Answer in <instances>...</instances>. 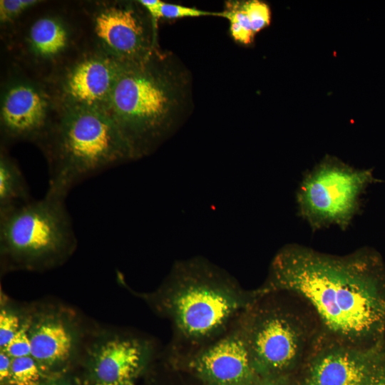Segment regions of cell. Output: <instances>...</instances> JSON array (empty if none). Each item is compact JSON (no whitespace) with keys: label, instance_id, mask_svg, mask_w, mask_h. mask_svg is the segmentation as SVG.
Instances as JSON below:
<instances>
[{"label":"cell","instance_id":"obj_26","mask_svg":"<svg viewBox=\"0 0 385 385\" xmlns=\"http://www.w3.org/2000/svg\"><path fill=\"white\" fill-rule=\"evenodd\" d=\"M11 359L6 352L0 353V379L1 381L8 380L10 374Z\"/></svg>","mask_w":385,"mask_h":385},{"label":"cell","instance_id":"obj_21","mask_svg":"<svg viewBox=\"0 0 385 385\" xmlns=\"http://www.w3.org/2000/svg\"><path fill=\"white\" fill-rule=\"evenodd\" d=\"M242 7L255 35L270 24L271 11L266 3L258 0L242 1Z\"/></svg>","mask_w":385,"mask_h":385},{"label":"cell","instance_id":"obj_9","mask_svg":"<svg viewBox=\"0 0 385 385\" xmlns=\"http://www.w3.org/2000/svg\"><path fill=\"white\" fill-rule=\"evenodd\" d=\"M241 332L260 377L286 376L310 350L309 331L304 321L277 307L252 310Z\"/></svg>","mask_w":385,"mask_h":385},{"label":"cell","instance_id":"obj_22","mask_svg":"<svg viewBox=\"0 0 385 385\" xmlns=\"http://www.w3.org/2000/svg\"><path fill=\"white\" fill-rule=\"evenodd\" d=\"M31 341L29 331L24 327L20 328L16 334L3 349L11 358L23 357L31 355Z\"/></svg>","mask_w":385,"mask_h":385},{"label":"cell","instance_id":"obj_17","mask_svg":"<svg viewBox=\"0 0 385 385\" xmlns=\"http://www.w3.org/2000/svg\"><path fill=\"white\" fill-rule=\"evenodd\" d=\"M148 12L154 23L160 19H176L185 17H200L207 16H219L220 12H211L160 0L138 1Z\"/></svg>","mask_w":385,"mask_h":385},{"label":"cell","instance_id":"obj_25","mask_svg":"<svg viewBox=\"0 0 385 385\" xmlns=\"http://www.w3.org/2000/svg\"><path fill=\"white\" fill-rule=\"evenodd\" d=\"M363 385H385V357Z\"/></svg>","mask_w":385,"mask_h":385},{"label":"cell","instance_id":"obj_6","mask_svg":"<svg viewBox=\"0 0 385 385\" xmlns=\"http://www.w3.org/2000/svg\"><path fill=\"white\" fill-rule=\"evenodd\" d=\"M70 6L86 43L121 65L140 62L158 48L156 24L138 1H83Z\"/></svg>","mask_w":385,"mask_h":385},{"label":"cell","instance_id":"obj_15","mask_svg":"<svg viewBox=\"0 0 385 385\" xmlns=\"http://www.w3.org/2000/svg\"><path fill=\"white\" fill-rule=\"evenodd\" d=\"M31 356L38 363L53 365L70 356L73 339L68 329L59 320L40 321L29 331Z\"/></svg>","mask_w":385,"mask_h":385},{"label":"cell","instance_id":"obj_8","mask_svg":"<svg viewBox=\"0 0 385 385\" xmlns=\"http://www.w3.org/2000/svg\"><path fill=\"white\" fill-rule=\"evenodd\" d=\"M43 2L1 37L11 63L42 80L83 41L70 6L43 7Z\"/></svg>","mask_w":385,"mask_h":385},{"label":"cell","instance_id":"obj_10","mask_svg":"<svg viewBox=\"0 0 385 385\" xmlns=\"http://www.w3.org/2000/svg\"><path fill=\"white\" fill-rule=\"evenodd\" d=\"M1 88V147L30 142L37 147L59 110L45 82L11 64Z\"/></svg>","mask_w":385,"mask_h":385},{"label":"cell","instance_id":"obj_23","mask_svg":"<svg viewBox=\"0 0 385 385\" xmlns=\"http://www.w3.org/2000/svg\"><path fill=\"white\" fill-rule=\"evenodd\" d=\"M16 315L5 309L0 314V346L3 349L20 329Z\"/></svg>","mask_w":385,"mask_h":385},{"label":"cell","instance_id":"obj_3","mask_svg":"<svg viewBox=\"0 0 385 385\" xmlns=\"http://www.w3.org/2000/svg\"><path fill=\"white\" fill-rule=\"evenodd\" d=\"M38 147L48 165L46 192L64 198L82 181L134 160L110 115L93 109L60 111Z\"/></svg>","mask_w":385,"mask_h":385},{"label":"cell","instance_id":"obj_11","mask_svg":"<svg viewBox=\"0 0 385 385\" xmlns=\"http://www.w3.org/2000/svg\"><path fill=\"white\" fill-rule=\"evenodd\" d=\"M122 65L83 41L43 79L59 111L86 108L107 113Z\"/></svg>","mask_w":385,"mask_h":385},{"label":"cell","instance_id":"obj_7","mask_svg":"<svg viewBox=\"0 0 385 385\" xmlns=\"http://www.w3.org/2000/svg\"><path fill=\"white\" fill-rule=\"evenodd\" d=\"M374 181L371 169L355 168L327 156L304 175L296 195L298 213L314 231L330 226L344 230Z\"/></svg>","mask_w":385,"mask_h":385},{"label":"cell","instance_id":"obj_13","mask_svg":"<svg viewBox=\"0 0 385 385\" xmlns=\"http://www.w3.org/2000/svg\"><path fill=\"white\" fill-rule=\"evenodd\" d=\"M192 366L212 385H251L260 377L241 331L204 351Z\"/></svg>","mask_w":385,"mask_h":385},{"label":"cell","instance_id":"obj_28","mask_svg":"<svg viewBox=\"0 0 385 385\" xmlns=\"http://www.w3.org/2000/svg\"><path fill=\"white\" fill-rule=\"evenodd\" d=\"M47 385H67L63 384H47Z\"/></svg>","mask_w":385,"mask_h":385},{"label":"cell","instance_id":"obj_27","mask_svg":"<svg viewBox=\"0 0 385 385\" xmlns=\"http://www.w3.org/2000/svg\"><path fill=\"white\" fill-rule=\"evenodd\" d=\"M95 385H134L131 380H126L122 381H115V382H97Z\"/></svg>","mask_w":385,"mask_h":385},{"label":"cell","instance_id":"obj_14","mask_svg":"<svg viewBox=\"0 0 385 385\" xmlns=\"http://www.w3.org/2000/svg\"><path fill=\"white\" fill-rule=\"evenodd\" d=\"M143 351L135 342L112 339L101 344L94 353L93 371L97 382L131 380L142 362Z\"/></svg>","mask_w":385,"mask_h":385},{"label":"cell","instance_id":"obj_20","mask_svg":"<svg viewBox=\"0 0 385 385\" xmlns=\"http://www.w3.org/2000/svg\"><path fill=\"white\" fill-rule=\"evenodd\" d=\"M37 363L31 355L12 358L8 381L12 385H38L41 374Z\"/></svg>","mask_w":385,"mask_h":385},{"label":"cell","instance_id":"obj_4","mask_svg":"<svg viewBox=\"0 0 385 385\" xmlns=\"http://www.w3.org/2000/svg\"><path fill=\"white\" fill-rule=\"evenodd\" d=\"M166 294L165 307L177 327L195 339L215 333L258 295L245 296L225 274L198 260L175 267Z\"/></svg>","mask_w":385,"mask_h":385},{"label":"cell","instance_id":"obj_16","mask_svg":"<svg viewBox=\"0 0 385 385\" xmlns=\"http://www.w3.org/2000/svg\"><path fill=\"white\" fill-rule=\"evenodd\" d=\"M29 188L16 160L1 147L0 151V210L31 200Z\"/></svg>","mask_w":385,"mask_h":385},{"label":"cell","instance_id":"obj_1","mask_svg":"<svg viewBox=\"0 0 385 385\" xmlns=\"http://www.w3.org/2000/svg\"><path fill=\"white\" fill-rule=\"evenodd\" d=\"M274 291L305 299L329 337L358 346L385 343V264L374 250L338 256L286 245L257 292Z\"/></svg>","mask_w":385,"mask_h":385},{"label":"cell","instance_id":"obj_18","mask_svg":"<svg viewBox=\"0 0 385 385\" xmlns=\"http://www.w3.org/2000/svg\"><path fill=\"white\" fill-rule=\"evenodd\" d=\"M219 16L229 21L230 31L235 41L245 45L252 43L255 34L249 19L242 7V2L227 3L226 9L220 12Z\"/></svg>","mask_w":385,"mask_h":385},{"label":"cell","instance_id":"obj_24","mask_svg":"<svg viewBox=\"0 0 385 385\" xmlns=\"http://www.w3.org/2000/svg\"><path fill=\"white\" fill-rule=\"evenodd\" d=\"M251 385H299L292 383L286 376H267L258 378Z\"/></svg>","mask_w":385,"mask_h":385},{"label":"cell","instance_id":"obj_19","mask_svg":"<svg viewBox=\"0 0 385 385\" xmlns=\"http://www.w3.org/2000/svg\"><path fill=\"white\" fill-rule=\"evenodd\" d=\"M39 0H1L0 26L1 36L9 33L32 9L42 4Z\"/></svg>","mask_w":385,"mask_h":385},{"label":"cell","instance_id":"obj_2","mask_svg":"<svg viewBox=\"0 0 385 385\" xmlns=\"http://www.w3.org/2000/svg\"><path fill=\"white\" fill-rule=\"evenodd\" d=\"M189 93L186 73L158 48L140 62L122 65L107 113L133 160L150 155L173 134L186 114Z\"/></svg>","mask_w":385,"mask_h":385},{"label":"cell","instance_id":"obj_12","mask_svg":"<svg viewBox=\"0 0 385 385\" xmlns=\"http://www.w3.org/2000/svg\"><path fill=\"white\" fill-rule=\"evenodd\" d=\"M323 337L312 343L299 385H363L385 357V343L358 346Z\"/></svg>","mask_w":385,"mask_h":385},{"label":"cell","instance_id":"obj_5","mask_svg":"<svg viewBox=\"0 0 385 385\" xmlns=\"http://www.w3.org/2000/svg\"><path fill=\"white\" fill-rule=\"evenodd\" d=\"M76 242L64 197L46 192L41 199L0 210L1 250L17 263H51Z\"/></svg>","mask_w":385,"mask_h":385}]
</instances>
